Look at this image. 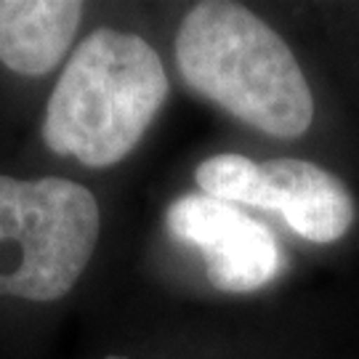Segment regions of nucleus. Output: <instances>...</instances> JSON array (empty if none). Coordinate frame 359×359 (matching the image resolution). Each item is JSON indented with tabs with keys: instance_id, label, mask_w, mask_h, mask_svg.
<instances>
[{
	"instance_id": "20e7f679",
	"label": "nucleus",
	"mask_w": 359,
	"mask_h": 359,
	"mask_svg": "<svg viewBox=\"0 0 359 359\" xmlns=\"http://www.w3.org/2000/svg\"><path fill=\"white\" fill-rule=\"evenodd\" d=\"M165 229L203 253L208 280L224 293H253L283 271V248L269 226L203 192L170 203Z\"/></svg>"
},
{
	"instance_id": "39448f33",
	"label": "nucleus",
	"mask_w": 359,
	"mask_h": 359,
	"mask_svg": "<svg viewBox=\"0 0 359 359\" xmlns=\"http://www.w3.org/2000/svg\"><path fill=\"white\" fill-rule=\"evenodd\" d=\"M250 205L277 210L298 237L317 245L341 240L354 224V203L344 181L293 157L258 163Z\"/></svg>"
},
{
	"instance_id": "0eeeda50",
	"label": "nucleus",
	"mask_w": 359,
	"mask_h": 359,
	"mask_svg": "<svg viewBox=\"0 0 359 359\" xmlns=\"http://www.w3.org/2000/svg\"><path fill=\"white\" fill-rule=\"evenodd\" d=\"M104 359H128V357H115V354H112V357H104Z\"/></svg>"
},
{
	"instance_id": "7ed1b4c3",
	"label": "nucleus",
	"mask_w": 359,
	"mask_h": 359,
	"mask_svg": "<svg viewBox=\"0 0 359 359\" xmlns=\"http://www.w3.org/2000/svg\"><path fill=\"white\" fill-rule=\"evenodd\" d=\"M99 203L59 176H0V295L59 301L83 277L99 243Z\"/></svg>"
},
{
	"instance_id": "f03ea898",
	"label": "nucleus",
	"mask_w": 359,
	"mask_h": 359,
	"mask_svg": "<svg viewBox=\"0 0 359 359\" xmlns=\"http://www.w3.org/2000/svg\"><path fill=\"white\" fill-rule=\"evenodd\" d=\"M168 75L133 32L96 29L69 56L46 104L43 142L88 168L126 160L168 99Z\"/></svg>"
},
{
	"instance_id": "423d86ee",
	"label": "nucleus",
	"mask_w": 359,
	"mask_h": 359,
	"mask_svg": "<svg viewBox=\"0 0 359 359\" xmlns=\"http://www.w3.org/2000/svg\"><path fill=\"white\" fill-rule=\"evenodd\" d=\"M83 19L77 0H0V62L27 77L48 75Z\"/></svg>"
},
{
	"instance_id": "f257e3e1",
	"label": "nucleus",
	"mask_w": 359,
	"mask_h": 359,
	"mask_svg": "<svg viewBox=\"0 0 359 359\" xmlns=\"http://www.w3.org/2000/svg\"><path fill=\"white\" fill-rule=\"evenodd\" d=\"M176 65L189 88L266 136L295 139L311 128L304 69L280 32L240 3L189 8L176 32Z\"/></svg>"
}]
</instances>
